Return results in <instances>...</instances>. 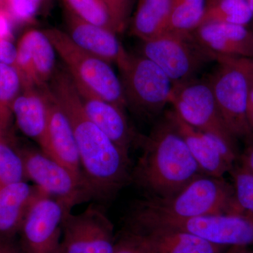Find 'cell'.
<instances>
[{"label":"cell","mask_w":253,"mask_h":253,"mask_svg":"<svg viewBox=\"0 0 253 253\" xmlns=\"http://www.w3.org/2000/svg\"><path fill=\"white\" fill-rule=\"evenodd\" d=\"M149 253H222L227 248L199 236L163 226H128Z\"/></svg>","instance_id":"obj_16"},{"label":"cell","mask_w":253,"mask_h":253,"mask_svg":"<svg viewBox=\"0 0 253 253\" xmlns=\"http://www.w3.org/2000/svg\"><path fill=\"white\" fill-rule=\"evenodd\" d=\"M253 18L247 0H217L206 6L199 26L210 23L246 26Z\"/></svg>","instance_id":"obj_23"},{"label":"cell","mask_w":253,"mask_h":253,"mask_svg":"<svg viewBox=\"0 0 253 253\" xmlns=\"http://www.w3.org/2000/svg\"><path fill=\"white\" fill-rule=\"evenodd\" d=\"M222 253H253L246 247H230L225 252Z\"/></svg>","instance_id":"obj_38"},{"label":"cell","mask_w":253,"mask_h":253,"mask_svg":"<svg viewBox=\"0 0 253 253\" xmlns=\"http://www.w3.org/2000/svg\"><path fill=\"white\" fill-rule=\"evenodd\" d=\"M217 1V0H206V6H208V5L212 4V3H214V1Z\"/></svg>","instance_id":"obj_40"},{"label":"cell","mask_w":253,"mask_h":253,"mask_svg":"<svg viewBox=\"0 0 253 253\" xmlns=\"http://www.w3.org/2000/svg\"><path fill=\"white\" fill-rule=\"evenodd\" d=\"M115 243L113 224L99 206L65 213L59 253H113Z\"/></svg>","instance_id":"obj_10"},{"label":"cell","mask_w":253,"mask_h":253,"mask_svg":"<svg viewBox=\"0 0 253 253\" xmlns=\"http://www.w3.org/2000/svg\"><path fill=\"white\" fill-rule=\"evenodd\" d=\"M42 89L45 94L47 105L46 144L42 151L75 174L84 177L71 123L53 98L48 86Z\"/></svg>","instance_id":"obj_14"},{"label":"cell","mask_w":253,"mask_h":253,"mask_svg":"<svg viewBox=\"0 0 253 253\" xmlns=\"http://www.w3.org/2000/svg\"><path fill=\"white\" fill-rule=\"evenodd\" d=\"M206 6V0H171L166 31H194L199 26Z\"/></svg>","instance_id":"obj_24"},{"label":"cell","mask_w":253,"mask_h":253,"mask_svg":"<svg viewBox=\"0 0 253 253\" xmlns=\"http://www.w3.org/2000/svg\"><path fill=\"white\" fill-rule=\"evenodd\" d=\"M128 221L133 226H158L187 231L226 248L253 246V216L245 213L174 218L154 215L134 208Z\"/></svg>","instance_id":"obj_4"},{"label":"cell","mask_w":253,"mask_h":253,"mask_svg":"<svg viewBox=\"0 0 253 253\" xmlns=\"http://www.w3.org/2000/svg\"><path fill=\"white\" fill-rule=\"evenodd\" d=\"M142 55L159 66L173 85L191 81L206 63L214 60L193 31L163 32L144 41Z\"/></svg>","instance_id":"obj_6"},{"label":"cell","mask_w":253,"mask_h":253,"mask_svg":"<svg viewBox=\"0 0 253 253\" xmlns=\"http://www.w3.org/2000/svg\"><path fill=\"white\" fill-rule=\"evenodd\" d=\"M110 10L118 31L126 29L130 14L133 0H104Z\"/></svg>","instance_id":"obj_30"},{"label":"cell","mask_w":253,"mask_h":253,"mask_svg":"<svg viewBox=\"0 0 253 253\" xmlns=\"http://www.w3.org/2000/svg\"><path fill=\"white\" fill-rule=\"evenodd\" d=\"M68 210L42 191L32 205L19 231L23 253H59L62 221Z\"/></svg>","instance_id":"obj_12"},{"label":"cell","mask_w":253,"mask_h":253,"mask_svg":"<svg viewBox=\"0 0 253 253\" xmlns=\"http://www.w3.org/2000/svg\"><path fill=\"white\" fill-rule=\"evenodd\" d=\"M43 32L75 83L125 110L127 106L122 83L110 63L80 47L66 32L57 28H49Z\"/></svg>","instance_id":"obj_5"},{"label":"cell","mask_w":253,"mask_h":253,"mask_svg":"<svg viewBox=\"0 0 253 253\" xmlns=\"http://www.w3.org/2000/svg\"><path fill=\"white\" fill-rule=\"evenodd\" d=\"M0 1H1V0H0Z\"/></svg>","instance_id":"obj_42"},{"label":"cell","mask_w":253,"mask_h":253,"mask_svg":"<svg viewBox=\"0 0 253 253\" xmlns=\"http://www.w3.org/2000/svg\"><path fill=\"white\" fill-rule=\"evenodd\" d=\"M15 67L23 81L42 89L56 71V51L44 32L31 30L18 42Z\"/></svg>","instance_id":"obj_13"},{"label":"cell","mask_w":253,"mask_h":253,"mask_svg":"<svg viewBox=\"0 0 253 253\" xmlns=\"http://www.w3.org/2000/svg\"><path fill=\"white\" fill-rule=\"evenodd\" d=\"M229 172L238 209L241 213L253 216V173L240 164L234 165Z\"/></svg>","instance_id":"obj_28"},{"label":"cell","mask_w":253,"mask_h":253,"mask_svg":"<svg viewBox=\"0 0 253 253\" xmlns=\"http://www.w3.org/2000/svg\"><path fill=\"white\" fill-rule=\"evenodd\" d=\"M204 173L170 120L165 116L143 139L142 153L130 180L148 199H166Z\"/></svg>","instance_id":"obj_2"},{"label":"cell","mask_w":253,"mask_h":253,"mask_svg":"<svg viewBox=\"0 0 253 253\" xmlns=\"http://www.w3.org/2000/svg\"><path fill=\"white\" fill-rule=\"evenodd\" d=\"M247 2L249 4L250 9H251L253 13V0H247Z\"/></svg>","instance_id":"obj_39"},{"label":"cell","mask_w":253,"mask_h":253,"mask_svg":"<svg viewBox=\"0 0 253 253\" xmlns=\"http://www.w3.org/2000/svg\"><path fill=\"white\" fill-rule=\"evenodd\" d=\"M171 0H139L132 21L131 33L146 41L166 31Z\"/></svg>","instance_id":"obj_22"},{"label":"cell","mask_w":253,"mask_h":253,"mask_svg":"<svg viewBox=\"0 0 253 253\" xmlns=\"http://www.w3.org/2000/svg\"><path fill=\"white\" fill-rule=\"evenodd\" d=\"M23 88L22 80L14 66L0 63V123L7 127L11 105Z\"/></svg>","instance_id":"obj_27"},{"label":"cell","mask_w":253,"mask_h":253,"mask_svg":"<svg viewBox=\"0 0 253 253\" xmlns=\"http://www.w3.org/2000/svg\"><path fill=\"white\" fill-rule=\"evenodd\" d=\"M48 89L72 126L82 170L95 199H112L130 180L129 158L88 117L68 71L56 69Z\"/></svg>","instance_id":"obj_1"},{"label":"cell","mask_w":253,"mask_h":253,"mask_svg":"<svg viewBox=\"0 0 253 253\" xmlns=\"http://www.w3.org/2000/svg\"><path fill=\"white\" fill-rule=\"evenodd\" d=\"M44 0H6L11 16L21 22L33 21Z\"/></svg>","instance_id":"obj_29"},{"label":"cell","mask_w":253,"mask_h":253,"mask_svg":"<svg viewBox=\"0 0 253 253\" xmlns=\"http://www.w3.org/2000/svg\"><path fill=\"white\" fill-rule=\"evenodd\" d=\"M66 10L94 26L119 33L109 7L104 0H63Z\"/></svg>","instance_id":"obj_25"},{"label":"cell","mask_w":253,"mask_h":253,"mask_svg":"<svg viewBox=\"0 0 253 253\" xmlns=\"http://www.w3.org/2000/svg\"><path fill=\"white\" fill-rule=\"evenodd\" d=\"M218 63H224L244 73L251 83H253V58L240 56H214Z\"/></svg>","instance_id":"obj_32"},{"label":"cell","mask_w":253,"mask_h":253,"mask_svg":"<svg viewBox=\"0 0 253 253\" xmlns=\"http://www.w3.org/2000/svg\"><path fill=\"white\" fill-rule=\"evenodd\" d=\"M0 125H1V123H0ZM1 126H2V125H1Z\"/></svg>","instance_id":"obj_41"},{"label":"cell","mask_w":253,"mask_h":253,"mask_svg":"<svg viewBox=\"0 0 253 253\" xmlns=\"http://www.w3.org/2000/svg\"><path fill=\"white\" fill-rule=\"evenodd\" d=\"M6 129L0 125V186L26 181L22 158L7 137Z\"/></svg>","instance_id":"obj_26"},{"label":"cell","mask_w":253,"mask_h":253,"mask_svg":"<svg viewBox=\"0 0 253 253\" xmlns=\"http://www.w3.org/2000/svg\"><path fill=\"white\" fill-rule=\"evenodd\" d=\"M17 57V47L11 41H0V63L15 66Z\"/></svg>","instance_id":"obj_33"},{"label":"cell","mask_w":253,"mask_h":253,"mask_svg":"<svg viewBox=\"0 0 253 253\" xmlns=\"http://www.w3.org/2000/svg\"><path fill=\"white\" fill-rule=\"evenodd\" d=\"M166 116L180 133L204 174L223 177L226 172H229L232 167L214 149L208 133L190 126L179 116L175 110L168 111Z\"/></svg>","instance_id":"obj_21"},{"label":"cell","mask_w":253,"mask_h":253,"mask_svg":"<svg viewBox=\"0 0 253 253\" xmlns=\"http://www.w3.org/2000/svg\"><path fill=\"white\" fill-rule=\"evenodd\" d=\"M11 105L20 130L38 143L41 151L45 147L47 128V105L42 89L24 87Z\"/></svg>","instance_id":"obj_20"},{"label":"cell","mask_w":253,"mask_h":253,"mask_svg":"<svg viewBox=\"0 0 253 253\" xmlns=\"http://www.w3.org/2000/svg\"><path fill=\"white\" fill-rule=\"evenodd\" d=\"M66 24L69 38L80 47L100 59L121 68L129 54L118 41L116 33L83 21L66 10Z\"/></svg>","instance_id":"obj_17"},{"label":"cell","mask_w":253,"mask_h":253,"mask_svg":"<svg viewBox=\"0 0 253 253\" xmlns=\"http://www.w3.org/2000/svg\"><path fill=\"white\" fill-rule=\"evenodd\" d=\"M0 253H23L19 244L14 239L0 236Z\"/></svg>","instance_id":"obj_35"},{"label":"cell","mask_w":253,"mask_h":253,"mask_svg":"<svg viewBox=\"0 0 253 253\" xmlns=\"http://www.w3.org/2000/svg\"><path fill=\"white\" fill-rule=\"evenodd\" d=\"M74 83L88 117L129 158L135 136L128 124L124 110L99 97L85 86Z\"/></svg>","instance_id":"obj_15"},{"label":"cell","mask_w":253,"mask_h":253,"mask_svg":"<svg viewBox=\"0 0 253 253\" xmlns=\"http://www.w3.org/2000/svg\"><path fill=\"white\" fill-rule=\"evenodd\" d=\"M26 181L0 186V236L14 239L28 211L42 193Z\"/></svg>","instance_id":"obj_19"},{"label":"cell","mask_w":253,"mask_h":253,"mask_svg":"<svg viewBox=\"0 0 253 253\" xmlns=\"http://www.w3.org/2000/svg\"><path fill=\"white\" fill-rule=\"evenodd\" d=\"M170 104L190 126L214 134L237 149L236 139L223 121L208 82L191 80L173 85Z\"/></svg>","instance_id":"obj_9"},{"label":"cell","mask_w":253,"mask_h":253,"mask_svg":"<svg viewBox=\"0 0 253 253\" xmlns=\"http://www.w3.org/2000/svg\"><path fill=\"white\" fill-rule=\"evenodd\" d=\"M247 117L250 127L253 133V83H250L249 99H248Z\"/></svg>","instance_id":"obj_37"},{"label":"cell","mask_w":253,"mask_h":253,"mask_svg":"<svg viewBox=\"0 0 253 253\" xmlns=\"http://www.w3.org/2000/svg\"><path fill=\"white\" fill-rule=\"evenodd\" d=\"M24 166L26 179L43 192L62 203L68 210L95 199L85 178L75 174L41 150L18 149Z\"/></svg>","instance_id":"obj_8"},{"label":"cell","mask_w":253,"mask_h":253,"mask_svg":"<svg viewBox=\"0 0 253 253\" xmlns=\"http://www.w3.org/2000/svg\"><path fill=\"white\" fill-rule=\"evenodd\" d=\"M135 208L154 215L174 218L241 213L236 204L232 184L223 177L206 174L196 177L174 196L161 199L147 198Z\"/></svg>","instance_id":"obj_3"},{"label":"cell","mask_w":253,"mask_h":253,"mask_svg":"<svg viewBox=\"0 0 253 253\" xmlns=\"http://www.w3.org/2000/svg\"></svg>","instance_id":"obj_43"},{"label":"cell","mask_w":253,"mask_h":253,"mask_svg":"<svg viewBox=\"0 0 253 253\" xmlns=\"http://www.w3.org/2000/svg\"><path fill=\"white\" fill-rule=\"evenodd\" d=\"M119 69L126 106L138 114L154 118L170 104L172 82L151 60L129 54Z\"/></svg>","instance_id":"obj_7"},{"label":"cell","mask_w":253,"mask_h":253,"mask_svg":"<svg viewBox=\"0 0 253 253\" xmlns=\"http://www.w3.org/2000/svg\"><path fill=\"white\" fill-rule=\"evenodd\" d=\"M208 83L228 130L237 139H250L253 133L247 117L250 81L239 70L219 63Z\"/></svg>","instance_id":"obj_11"},{"label":"cell","mask_w":253,"mask_h":253,"mask_svg":"<svg viewBox=\"0 0 253 253\" xmlns=\"http://www.w3.org/2000/svg\"><path fill=\"white\" fill-rule=\"evenodd\" d=\"M113 253H149L140 240L132 233L126 231L117 242L115 243Z\"/></svg>","instance_id":"obj_31"},{"label":"cell","mask_w":253,"mask_h":253,"mask_svg":"<svg viewBox=\"0 0 253 253\" xmlns=\"http://www.w3.org/2000/svg\"><path fill=\"white\" fill-rule=\"evenodd\" d=\"M193 33L213 59L214 56L253 58V33L246 26L210 23L201 25Z\"/></svg>","instance_id":"obj_18"},{"label":"cell","mask_w":253,"mask_h":253,"mask_svg":"<svg viewBox=\"0 0 253 253\" xmlns=\"http://www.w3.org/2000/svg\"><path fill=\"white\" fill-rule=\"evenodd\" d=\"M239 164L253 174V144L249 145L239 156Z\"/></svg>","instance_id":"obj_36"},{"label":"cell","mask_w":253,"mask_h":253,"mask_svg":"<svg viewBox=\"0 0 253 253\" xmlns=\"http://www.w3.org/2000/svg\"><path fill=\"white\" fill-rule=\"evenodd\" d=\"M12 38L11 15L9 11L0 7V41H11Z\"/></svg>","instance_id":"obj_34"}]
</instances>
